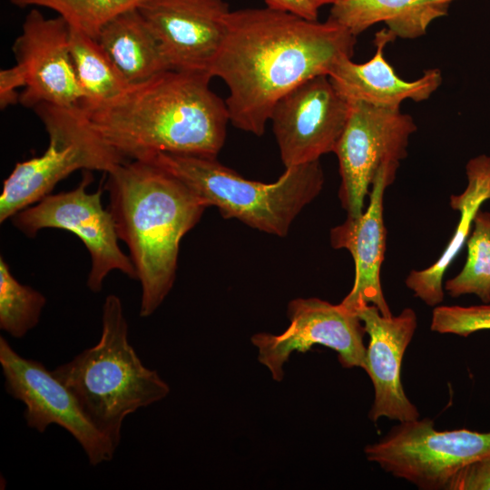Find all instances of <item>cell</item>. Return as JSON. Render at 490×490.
I'll use <instances>...</instances> for the list:
<instances>
[{"mask_svg":"<svg viewBox=\"0 0 490 490\" xmlns=\"http://www.w3.org/2000/svg\"><path fill=\"white\" fill-rule=\"evenodd\" d=\"M287 314L290 325L284 332L258 333L251 338L259 361L269 368L274 380H282L283 366L292 352H305L314 345L335 350L344 368H363L366 331L356 313L340 303L299 298L289 303Z\"/></svg>","mask_w":490,"mask_h":490,"instance_id":"12","label":"cell"},{"mask_svg":"<svg viewBox=\"0 0 490 490\" xmlns=\"http://www.w3.org/2000/svg\"><path fill=\"white\" fill-rule=\"evenodd\" d=\"M309 1L312 3L314 6H316L318 9L320 6L324 5H328V4L334 5L342 0H309Z\"/></svg>","mask_w":490,"mask_h":490,"instance_id":"29","label":"cell"},{"mask_svg":"<svg viewBox=\"0 0 490 490\" xmlns=\"http://www.w3.org/2000/svg\"><path fill=\"white\" fill-rule=\"evenodd\" d=\"M93 181L85 171L81 182L68 191L49 194L37 203L17 212L11 218L13 225L28 238H34L46 228L61 229L75 234L85 245L91 258L87 286L93 292H100L104 279L113 270H119L137 279L131 258L124 254L118 243L113 218L102 204L104 187L88 192Z\"/></svg>","mask_w":490,"mask_h":490,"instance_id":"8","label":"cell"},{"mask_svg":"<svg viewBox=\"0 0 490 490\" xmlns=\"http://www.w3.org/2000/svg\"><path fill=\"white\" fill-rule=\"evenodd\" d=\"M70 53L83 99L81 107L101 103L129 83L95 38L70 27Z\"/></svg>","mask_w":490,"mask_h":490,"instance_id":"21","label":"cell"},{"mask_svg":"<svg viewBox=\"0 0 490 490\" xmlns=\"http://www.w3.org/2000/svg\"><path fill=\"white\" fill-rule=\"evenodd\" d=\"M447 490H490V456L475 460L460 468Z\"/></svg>","mask_w":490,"mask_h":490,"instance_id":"26","label":"cell"},{"mask_svg":"<svg viewBox=\"0 0 490 490\" xmlns=\"http://www.w3.org/2000/svg\"><path fill=\"white\" fill-rule=\"evenodd\" d=\"M102 323L96 345L52 372L117 447L124 418L166 397L170 387L156 371L142 364L130 344L122 304L114 294L104 300Z\"/></svg>","mask_w":490,"mask_h":490,"instance_id":"4","label":"cell"},{"mask_svg":"<svg viewBox=\"0 0 490 490\" xmlns=\"http://www.w3.org/2000/svg\"><path fill=\"white\" fill-rule=\"evenodd\" d=\"M136 7L171 69L211 74L226 34L230 12L227 2L141 0Z\"/></svg>","mask_w":490,"mask_h":490,"instance_id":"13","label":"cell"},{"mask_svg":"<svg viewBox=\"0 0 490 490\" xmlns=\"http://www.w3.org/2000/svg\"><path fill=\"white\" fill-rule=\"evenodd\" d=\"M0 364L5 390L25 406L24 416L29 427L43 433L52 424L62 426L80 444L92 466L113 457L116 446L92 423L70 389L41 362L21 357L1 337Z\"/></svg>","mask_w":490,"mask_h":490,"instance_id":"10","label":"cell"},{"mask_svg":"<svg viewBox=\"0 0 490 490\" xmlns=\"http://www.w3.org/2000/svg\"><path fill=\"white\" fill-rule=\"evenodd\" d=\"M430 329L440 334L461 337L490 329V304L436 306L432 313Z\"/></svg>","mask_w":490,"mask_h":490,"instance_id":"25","label":"cell"},{"mask_svg":"<svg viewBox=\"0 0 490 490\" xmlns=\"http://www.w3.org/2000/svg\"><path fill=\"white\" fill-rule=\"evenodd\" d=\"M398 162L383 164L369 191V204L358 217H348L330 230L334 249H346L355 263L351 290L340 304L356 313L363 305L376 306L385 317L392 316L380 283V269L385 259L387 230L383 219L386 189L394 181Z\"/></svg>","mask_w":490,"mask_h":490,"instance_id":"16","label":"cell"},{"mask_svg":"<svg viewBox=\"0 0 490 490\" xmlns=\"http://www.w3.org/2000/svg\"><path fill=\"white\" fill-rule=\"evenodd\" d=\"M208 73L170 69L101 103L81 107L99 135L125 160L155 153L216 158L230 122Z\"/></svg>","mask_w":490,"mask_h":490,"instance_id":"2","label":"cell"},{"mask_svg":"<svg viewBox=\"0 0 490 490\" xmlns=\"http://www.w3.org/2000/svg\"><path fill=\"white\" fill-rule=\"evenodd\" d=\"M466 172V190L458 195L450 196V207L460 213L451 240L436 262L426 269L411 270L405 280L414 296L430 307L443 302L444 275L466 243L481 205L490 200V156L482 154L470 159Z\"/></svg>","mask_w":490,"mask_h":490,"instance_id":"18","label":"cell"},{"mask_svg":"<svg viewBox=\"0 0 490 490\" xmlns=\"http://www.w3.org/2000/svg\"><path fill=\"white\" fill-rule=\"evenodd\" d=\"M396 38L387 28H384L375 35L376 52L370 60L357 64L346 57L335 65L328 76L347 101L400 108L403 101H426L439 88L443 80L439 69L426 70L414 81H405L396 74L384 53L387 44Z\"/></svg>","mask_w":490,"mask_h":490,"instance_id":"17","label":"cell"},{"mask_svg":"<svg viewBox=\"0 0 490 490\" xmlns=\"http://www.w3.org/2000/svg\"><path fill=\"white\" fill-rule=\"evenodd\" d=\"M25 86V76L22 67L15 65L0 72V107L5 109L19 102L17 90Z\"/></svg>","mask_w":490,"mask_h":490,"instance_id":"27","label":"cell"},{"mask_svg":"<svg viewBox=\"0 0 490 490\" xmlns=\"http://www.w3.org/2000/svg\"><path fill=\"white\" fill-rule=\"evenodd\" d=\"M356 37L329 18L321 23L267 6L230 11L211 70L228 87L230 122L261 136L276 103L351 58Z\"/></svg>","mask_w":490,"mask_h":490,"instance_id":"1","label":"cell"},{"mask_svg":"<svg viewBox=\"0 0 490 490\" xmlns=\"http://www.w3.org/2000/svg\"><path fill=\"white\" fill-rule=\"evenodd\" d=\"M349 113L350 103L327 74L310 78L282 96L270 121L285 168L334 152Z\"/></svg>","mask_w":490,"mask_h":490,"instance_id":"11","label":"cell"},{"mask_svg":"<svg viewBox=\"0 0 490 490\" xmlns=\"http://www.w3.org/2000/svg\"><path fill=\"white\" fill-rule=\"evenodd\" d=\"M70 25L61 16L45 17L32 9L13 45L16 64L25 76L19 102L34 108L40 103L81 107L83 95L70 53Z\"/></svg>","mask_w":490,"mask_h":490,"instance_id":"14","label":"cell"},{"mask_svg":"<svg viewBox=\"0 0 490 490\" xmlns=\"http://www.w3.org/2000/svg\"><path fill=\"white\" fill-rule=\"evenodd\" d=\"M45 297L20 283L0 257V328L14 338H23L39 322Z\"/></svg>","mask_w":490,"mask_h":490,"instance_id":"23","label":"cell"},{"mask_svg":"<svg viewBox=\"0 0 490 490\" xmlns=\"http://www.w3.org/2000/svg\"><path fill=\"white\" fill-rule=\"evenodd\" d=\"M141 0H10L20 8L44 7L54 11L71 28L96 38L101 28L117 15L136 7Z\"/></svg>","mask_w":490,"mask_h":490,"instance_id":"24","label":"cell"},{"mask_svg":"<svg viewBox=\"0 0 490 490\" xmlns=\"http://www.w3.org/2000/svg\"><path fill=\"white\" fill-rule=\"evenodd\" d=\"M111 212L141 283L140 316H151L171 291L182 237L207 205L184 182L146 160H131L106 173Z\"/></svg>","mask_w":490,"mask_h":490,"instance_id":"3","label":"cell"},{"mask_svg":"<svg viewBox=\"0 0 490 490\" xmlns=\"http://www.w3.org/2000/svg\"><path fill=\"white\" fill-rule=\"evenodd\" d=\"M143 160L173 174L223 218L279 237L288 234L324 184L319 161L285 168L276 181L264 183L241 177L216 158L159 152Z\"/></svg>","mask_w":490,"mask_h":490,"instance_id":"5","label":"cell"},{"mask_svg":"<svg viewBox=\"0 0 490 490\" xmlns=\"http://www.w3.org/2000/svg\"><path fill=\"white\" fill-rule=\"evenodd\" d=\"M49 137L38 157L17 162L3 183L0 222L52 193L78 170L108 173L126 162L93 129L81 107L40 103L34 108Z\"/></svg>","mask_w":490,"mask_h":490,"instance_id":"6","label":"cell"},{"mask_svg":"<svg viewBox=\"0 0 490 490\" xmlns=\"http://www.w3.org/2000/svg\"><path fill=\"white\" fill-rule=\"evenodd\" d=\"M364 453L385 472L421 490H447L466 465L490 456V432L437 431L430 418L399 422Z\"/></svg>","mask_w":490,"mask_h":490,"instance_id":"7","label":"cell"},{"mask_svg":"<svg viewBox=\"0 0 490 490\" xmlns=\"http://www.w3.org/2000/svg\"><path fill=\"white\" fill-rule=\"evenodd\" d=\"M416 130L414 119L400 108L350 103L348 122L334 150L341 178L338 198L348 217L363 213L379 168L407 157Z\"/></svg>","mask_w":490,"mask_h":490,"instance_id":"9","label":"cell"},{"mask_svg":"<svg viewBox=\"0 0 490 490\" xmlns=\"http://www.w3.org/2000/svg\"><path fill=\"white\" fill-rule=\"evenodd\" d=\"M95 39L129 84L171 69L156 36L137 7L108 21Z\"/></svg>","mask_w":490,"mask_h":490,"instance_id":"20","label":"cell"},{"mask_svg":"<svg viewBox=\"0 0 490 490\" xmlns=\"http://www.w3.org/2000/svg\"><path fill=\"white\" fill-rule=\"evenodd\" d=\"M267 7L298 15L309 20H317L318 9L309 0H264Z\"/></svg>","mask_w":490,"mask_h":490,"instance_id":"28","label":"cell"},{"mask_svg":"<svg viewBox=\"0 0 490 490\" xmlns=\"http://www.w3.org/2000/svg\"><path fill=\"white\" fill-rule=\"evenodd\" d=\"M369 342L366 348L363 369L374 387V402L368 418L377 422L387 417L398 422L419 418L416 407L408 399L401 382L404 354L417 325L412 309H404L397 316L385 317L371 304L357 309Z\"/></svg>","mask_w":490,"mask_h":490,"instance_id":"15","label":"cell"},{"mask_svg":"<svg viewBox=\"0 0 490 490\" xmlns=\"http://www.w3.org/2000/svg\"><path fill=\"white\" fill-rule=\"evenodd\" d=\"M456 0H342L330 9L328 18L358 36L373 24L384 22L403 39L426 34L430 24L447 15Z\"/></svg>","mask_w":490,"mask_h":490,"instance_id":"19","label":"cell"},{"mask_svg":"<svg viewBox=\"0 0 490 490\" xmlns=\"http://www.w3.org/2000/svg\"><path fill=\"white\" fill-rule=\"evenodd\" d=\"M467 257L462 270L446 281L445 290L452 298L476 295L490 303V212L479 210L474 229L466 240Z\"/></svg>","mask_w":490,"mask_h":490,"instance_id":"22","label":"cell"}]
</instances>
